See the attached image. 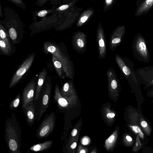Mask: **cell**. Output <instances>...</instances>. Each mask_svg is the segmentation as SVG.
<instances>
[{"mask_svg":"<svg viewBox=\"0 0 153 153\" xmlns=\"http://www.w3.org/2000/svg\"><path fill=\"white\" fill-rule=\"evenodd\" d=\"M52 140H46L43 143H38L31 146L29 150L33 152H41L50 149L53 145Z\"/></svg>","mask_w":153,"mask_h":153,"instance_id":"cell-12","label":"cell"},{"mask_svg":"<svg viewBox=\"0 0 153 153\" xmlns=\"http://www.w3.org/2000/svg\"><path fill=\"white\" fill-rule=\"evenodd\" d=\"M77 132V130L76 129H74L72 131L71 134L72 136H75L76 135Z\"/></svg>","mask_w":153,"mask_h":153,"instance_id":"cell-32","label":"cell"},{"mask_svg":"<svg viewBox=\"0 0 153 153\" xmlns=\"http://www.w3.org/2000/svg\"><path fill=\"white\" fill-rule=\"evenodd\" d=\"M151 94L153 96V91L151 92Z\"/></svg>","mask_w":153,"mask_h":153,"instance_id":"cell-37","label":"cell"},{"mask_svg":"<svg viewBox=\"0 0 153 153\" xmlns=\"http://www.w3.org/2000/svg\"><path fill=\"white\" fill-rule=\"evenodd\" d=\"M125 140L128 145L131 146L133 144V141L132 138L129 135H127L125 137Z\"/></svg>","mask_w":153,"mask_h":153,"instance_id":"cell-28","label":"cell"},{"mask_svg":"<svg viewBox=\"0 0 153 153\" xmlns=\"http://www.w3.org/2000/svg\"><path fill=\"white\" fill-rule=\"evenodd\" d=\"M140 125L144 131L147 136H150L151 129L147 122L143 118L141 117L140 120Z\"/></svg>","mask_w":153,"mask_h":153,"instance_id":"cell-21","label":"cell"},{"mask_svg":"<svg viewBox=\"0 0 153 153\" xmlns=\"http://www.w3.org/2000/svg\"><path fill=\"white\" fill-rule=\"evenodd\" d=\"M14 5L23 10H25L27 6L22 0H7Z\"/></svg>","mask_w":153,"mask_h":153,"instance_id":"cell-24","label":"cell"},{"mask_svg":"<svg viewBox=\"0 0 153 153\" xmlns=\"http://www.w3.org/2000/svg\"><path fill=\"white\" fill-rule=\"evenodd\" d=\"M71 82L68 81L65 83L60 91L61 95L64 97H67L71 91Z\"/></svg>","mask_w":153,"mask_h":153,"instance_id":"cell-19","label":"cell"},{"mask_svg":"<svg viewBox=\"0 0 153 153\" xmlns=\"http://www.w3.org/2000/svg\"><path fill=\"white\" fill-rule=\"evenodd\" d=\"M35 54L33 53L29 55L15 72L10 82L9 88H13L17 84L30 68L34 60Z\"/></svg>","mask_w":153,"mask_h":153,"instance_id":"cell-5","label":"cell"},{"mask_svg":"<svg viewBox=\"0 0 153 153\" xmlns=\"http://www.w3.org/2000/svg\"><path fill=\"white\" fill-rule=\"evenodd\" d=\"M129 127L133 131L136 135H137L140 138L142 139H144V134L138 126L137 125H129Z\"/></svg>","mask_w":153,"mask_h":153,"instance_id":"cell-23","label":"cell"},{"mask_svg":"<svg viewBox=\"0 0 153 153\" xmlns=\"http://www.w3.org/2000/svg\"><path fill=\"white\" fill-rule=\"evenodd\" d=\"M80 152V153H85V151L84 150L82 149V150H81Z\"/></svg>","mask_w":153,"mask_h":153,"instance_id":"cell-35","label":"cell"},{"mask_svg":"<svg viewBox=\"0 0 153 153\" xmlns=\"http://www.w3.org/2000/svg\"><path fill=\"white\" fill-rule=\"evenodd\" d=\"M52 60L58 76L60 78L64 79V74H65L62 63L57 58L53 55H52Z\"/></svg>","mask_w":153,"mask_h":153,"instance_id":"cell-13","label":"cell"},{"mask_svg":"<svg viewBox=\"0 0 153 153\" xmlns=\"http://www.w3.org/2000/svg\"><path fill=\"white\" fill-rule=\"evenodd\" d=\"M132 119H133H133H136V120L137 121V117L138 116V113H137V112H134V113H133V114H132Z\"/></svg>","mask_w":153,"mask_h":153,"instance_id":"cell-30","label":"cell"},{"mask_svg":"<svg viewBox=\"0 0 153 153\" xmlns=\"http://www.w3.org/2000/svg\"><path fill=\"white\" fill-rule=\"evenodd\" d=\"M4 18L1 22L7 30L10 39L15 44L19 43L22 39L24 25L17 13L11 7L6 6L4 9Z\"/></svg>","mask_w":153,"mask_h":153,"instance_id":"cell-1","label":"cell"},{"mask_svg":"<svg viewBox=\"0 0 153 153\" xmlns=\"http://www.w3.org/2000/svg\"><path fill=\"white\" fill-rule=\"evenodd\" d=\"M115 116V114L114 113H108L107 114V117L109 118H114Z\"/></svg>","mask_w":153,"mask_h":153,"instance_id":"cell-29","label":"cell"},{"mask_svg":"<svg viewBox=\"0 0 153 153\" xmlns=\"http://www.w3.org/2000/svg\"><path fill=\"white\" fill-rule=\"evenodd\" d=\"M52 86L51 78L49 76L47 79L46 84L42 94L37 121L40 120L48 107L51 99Z\"/></svg>","mask_w":153,"mask_h":153,"instance_id":"cell-6","label":"cell"},{"mask_svg":"<svg viewBox=\"0 0 153 153\" xmlns=\"http://www.w3.org/2000/svg\"><path fill=\"white\" fill-rule=\"evenodd\" d=\"M97 40L100 59H104L106 56V42L102 30L97 35Z\"/></svg>","mask_w":153,"mask_h":153,"instance_id":"cell-10","label":"cell"},{"mask_svg":"<svg viewBox=\"0 0 153 153\" xmlns=\"http://www.w3.org/2000/svg\"><path fill=\"white\" fill-rule=\"evenodd\" d=\"M55 113L52 112L46 115L37 128L36 137L39 139L46 137L53 131L56 124Z\"/></svg>","mask_w":153,"mask_h":153,"instance_id":"cell-4","label":"cell"},{"mask_svg":"<svg viewBox=\"0 0 153 153\" xmlns=\"http://www.w3.org/2000/svg\"><path fill=\"white\" fill-rule=\"evenodd\" d=\"M136 48L137 51L142 56L145 58L147 57L148 52L146 46L141 37L138 38L137 42Z\"/></svg>","mask_w":153,"mask_h":153,"instance_id":"cell-14","label":"cell"},{"mask_svg":"<svg viewBox=\"0 0 153 153\" xmlns=\"http://www.w3.org/2000/svg\"><path fill=\"white\" fill-rule=\"evenodd\" d=\"M56 8V6L54 5L50 9L33 11V19H35L37 17H44L48 14L53 13Z\"/></svg>","mask_w":153,"mask_h":153,"instance_id":"cell-18","label":"cell"},{"mask_svg":"<svg viewBox=\"0 0 153 153\" xmlns=\"http://www.w3.org/2000/svg\"><path fill=\"white\" fill-rule=\"evenodd\" d=\"M73 46L76 51L79 53L85 51L86 44V39L85 35L77 34L72 38Z\"/></svg>","mask_w":153,"mask_h":153,"instance_id":"cell-8","label":"cell"},{"mask_svg":"<svg viewBox=\"0 0 153 153\" xmlns=\"http://www.w3.org/2000/svg\"><path fill=\"white\" fill-rule=\"evenodd\" d=\"M153 5V0H145L138 8L136 15L140 16L146 12Z\"/></svg>","mask_w":153,"mask_h":153,"instance_id":"cell-16","label":"cell"},{"mask_svg":"<svg viewBox=\"0 0 153 153\" xmlns=\"http://www.w3.org/2000/svg\"><path fill=\"white\" fill-rule=\"evenodd\" d=\"M0 50L2 54L7 56H10L12 52V50L9 47L5 42L0 38Z\"/></svg>","mask_w":153,"mask_h":153,"instance_id":"cell-20","label":"cell"},{"mask_svg":"<svg viewBox=\"0 0 153 153\" xmlns=\"http://www.w3.org/2000/svg\"><path fill=\"white\" fill-rule=\"evenodd\" d=\"M22 129L19 122L13 113L5 123L4 138L10 152L21 153Z\"/></svg>","mask_w":153,"mask_h":153,"instance_id":"cell-2","label":"cell"},{"mask_svg":"<svg viewBox=\"0 0 153 153\" xmlns=\"http://www.w3.org/2000/svg\"><path fill=\"white\" fill-rule=\"evenodd\" d=\"M37 77L31 80L24 88L22 92V108L33 102L34 98L36 88Z\"/></svg>","mask_w":153,"mask_h":153,"instance_id":"cell-7","label":"cell"},{"mask_svg":"<svg viewBox=\"0 0 153 153\" xmlns=\"http://www.w3.org/2000/svg\"><path fill=\"white\" fill-rule=\"evenodd\" d=\"M88 17L86 16H84L82 17L80 19L81 22L82 23L85 22L87 19Z\"/></svg>","mask_w":153,"mask_h":153,"instance_id":"cell-31","label":"cell"},{"mask_svg":"<svg viewBox=\"0 0 153 153\" xmlns=\"http://www.w3.org/2000/svg\"><path fill=\"white\" fill-rule=\"evenodd\" d=\"M0 17L3 19L4 18L3 13L2 12V8L1 3H0Z\"/></svg>","mask_w":153,"mask_h":153,"instance_id":"cell-33","label":"cell"},{"mask_svg":"<svg viewBox=\"0 0 153 153\" xmlns=\"http://www.w3.org/2000/svg\"><path fill=\"white\" fill-rule=\"evenodd\" d=\"M28 125L31 127L35 119V106L33 102L29 103L25 108H22Z\"/></svg>","mask_w":153,"mask_h":153,"instance_id":"cell-9","label":"cell"},{"mask_svg":"<svg viewBox=\"0 0 153 153\" xmlns=\"http://www.w3.org/2000/svg\"><path fill=\"white\" fill-rule=\"evenodd\" d=\"M115 59L119 67L123 73L126 76H129L131 74V71L123 60L117 55H115Z\"/></svg>","mask_w":153,"mask_h":153,"instance_id":"cell-17","label":"cell"},{"mask_svg":"<svg viewBox=\"0 0 153 153\" xmlns=\"http://www.w3.org/2000/svg\"><path fill=\"white\" fill-rule=\"evenodd\" d=\"M62 44H57L51 42H44L43 51L45 54H51L56 56L62 63L64 71L67 77L72 78L74 71L71 62L62 48Z\"/></svg>","mask_w":153,"mask_h":153,"instance_id":"cell-3","label":"cell"},{"mask_svg":"<svg viewBox=\"0 0 153 153\" xmlns=\"http://www.w3.org/2000/svg\"><path fill=\"white\" fill-rule=\"evenodd\" d=\"M0 38L4 41L9 47L12 50V46L8 33L3 25L0 22Z\"/></svg>","mask_w":153,"mask_h":153,"instance_id":"cell-15","label":"cell"},{"mask_svg":"<svg viewBox=\"0 0 153 153\" xmlns=\"http://www.w3.org/2000/svg\"><path fill=\"white\" fill-rule=\"evenodd\" d=\"M20 94H19L10 103L9 105L10 109L11 110L17 108L20 103Z\"/></svg>","mask_w":153,"mask_h":153,"instance_id":"cell-22","label":"cell"},{"mask_svg":"<svg viewBox=\"0 0 153 153\" xmlns=\"http://www.w3.org/2000/svg\"><path fill=\"white\" fill-rule=\"evenodd\" d=\"M76 143L75 142H74L71 145V148L72 149H74L76 147Z\"/></svg>","mask_w":153,"mask_h":153,"instance_id":"cell-34","label":"cell"},{"mask_svg":"<svg viewBox=\"0 0 153 153\" xmlns=\"http://www.w3.org/2000/svg\"><path fill=\"white\" fill-rule=\"evenodd\" d=\"M152 82H153V80H152Z\"/></svg>","mask_w":153,"mask_h":153,"instance_id":"cell-38","label":"cell"},{"mask_svg":"<svg viewBox=\"0 0 153 153\" xmlns=\"http://www.w3.org/2000/svg\"><path fill=\"white\" fill-rule=\"evenodd\" d=\"M48 71L45 68H43L39 74L34 98L35 100H37L39 98Z\"/></svg>","mask_w":153,"mask_h":153,"instance_id":"cell-11","label":"cell"},{"mask_svg":"<svg viewBox=\"0 0 153 153\" xmlns=\"http://www.w3.org/2000/svg\"><path fill=\"white\" fill-rule=\"evenodd\" d=\"M49 0H37L36 4L39 7H41L45 4Z\"/></svg>","mask_w":153,"mask_h":153,"instance_id":"cell-27","label":"cell"},{"mask_svg":"<svg viewBox=\"0 0 153 153\" xmlns=\"http://www.w3.org/2000/svg\"><path fill=\"white\" fill-rule=\"evenodd\" d=\"M115 139V136L114 134L111 135L106 140V144L107 146L111 145Z\"/></svg>","mask_w":153,"mask_h":153,"instance_id":"cell-26","label":"cell"},{"mask_svg":"<svg viewBox=\"0 0 153 153\" xmlns=\"http://www.w3.org/2000/svg\"><path fill=\"white\" fill-rule=\"evenodd\" d=\"M112 0H106L107 3H109Z\"/></svg>","mask_w":153,"mask_h":153,"instance_id":"cell-36","label":"cell"},{"mask_svg":"<svg viewBox=\"0 0 153 153\" xmlns=\"http://www.w3.org/2000/svg\"><path fill=\"white\" fill-rule=\"evenodd\" d=\"M142 146V144L140 141V137L137 135V137L135 141V144L133 149L134 151L136 152L140 149Z\"/></svg>","mask_w":153,"mask_h":153,"instance_id":"cell-25","label":"cell"}]
</instances>
